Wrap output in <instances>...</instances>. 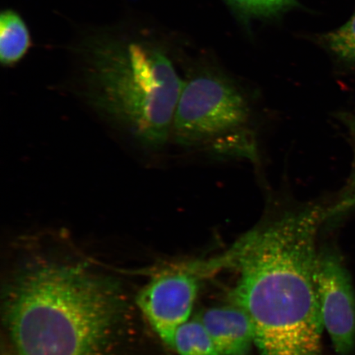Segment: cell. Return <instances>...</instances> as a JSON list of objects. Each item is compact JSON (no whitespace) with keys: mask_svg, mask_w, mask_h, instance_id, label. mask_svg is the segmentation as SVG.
I'll return each mask as SVG.
<instances>
[{"mask_svg":"<svg viewBox=\"0 0 355 355\" xmlns=\"http://www.w3.org/2000/svg\"><path fill=\"white\" fill-rule=\"evenodd\" d=\"M325 208L285 213L250 230L220 255L238 270L232 304L250 318L260 355H322L318 230Z\"/></svg>","mask_w":355,"mask_h":355,"instance_id":"1","label":"cell"},{"mask_svg":"<svg viewBox=\"0 0 355 355\" xmlns=\"http://www.w3.org/2000/svg\"><path fill=\"white\" fill-rule=\"evenodd\" d=\"M128 313L116 282L79 263L31 261L4 288L3 320L12 355H112Z\"/></svg>","mask_w":355,"mask_h":355,"instance_id":"2","label":"cell"},{"mask_svg":"<svg viewBox=\"0 0 355 355\" xmlns=\"http://www.w3.org/2000/svg\"><path fill=\"white\" fill-rule=\"evenodd\" d=\"M78 53L92 107L145 148H162L184 86L164 49L150 40L101 33L84 39Z\"/></svg>","mask_w":355,"mask_h":355,"instance_id":"3","label":"cell"},{"mask_svg":"<svg viewBox=\"0 0 355 355\" xmlns=\"http://www.w3.org/2000/svg\"><path fill=\"white\" fill-rule=\"evenodd\" d=\"M250 110L236 88L224 80L199 76L184 83L171 135L178 144H211L220 152L254 153L245 131Z\"/></svg>","mask_w":355,"mask_h":355,"instance_id":"4","label":"cell"},{"mask_svg":"<svg viewBox=\"0 0 355 355\" xmlns=\"http://www.w3.org/2000/svg\"><path fill=\"white\" fill-rule=\"evenodd\" d=\"M216 273L212 259L164 265L136 297V304L159 339L172 349L175 332L189 320L202 279Z\"/></svg>","mask_w":355,"mask_h":355,"instance_id":"5","label":"cell"},{"mask_svg":"<svg viewBox=\"0 0 355 355\" xmlns=\"http://www.w3.org/2000/svg\"><path fill=\"white\" fill-rule=\"evenodd\" d=\"M318 287L324 328L336 353L349 355L355 345V295L348 270L334 250L320 251Z\"/></svg>","mask_w":355,"mask_h":355,"instance_id":"6","label":"cell"},{"mask_svg":"<svg viewBox=\"0 0 355 355\" xmlns=\"http://www.w3.org/2000/svg\"><path fill=\"white\" fill-rule=\"evenodd\" d=\"M221 355H246L255 344V331L248 315L238 306L202 311L197 317Z\"/></svg>","mask_w":355,"mask_h":355,"instance_id":"7","label":"cell"},{"mask_svg":"<svg viewBox=\"0 0 355 355\" xmlns=\"http://www.w3.org/2000/svg\"><path fill=\"white\" fill-rule=\"evenodd\" d=\"M32 46L28 26L21 17L12 10H6L0 16V61L11 67L24 59Z\"/></svg>","mask_w":355,"mask_h":355,"instance_id":"8","label":"cell"},{"mask_svg":"<svg viewBox=\"0 0 355 355\" xmlns=\"http://www.w3.org/2000/svg\"><path fill=\"white\" fill-rule=\"evenodd\" d=\"M172 349L179 355H221L197 317L178 328Z\"/></svg>","mask_w":355,"mask_h":355,"instance_id":"9","label":"cell"},{"mask_svg":"<svg viewBox=\"0 0 355 355\" xmlns=\"http://www.w3.org/2000/svg\"><path fill=\"white\" fill-rule=\"evenodd\" d=\"M345 124L348 128L350 141L353 148V162L352 171L347 181L339 193L336 201L329 207L326 208V220L334 223L349 211L355 209V111L346 115Z\"/></svg>","mask_w":355,"mask_h":355,"instance_id":"10","label":"cell"},{"mask_svg":"<svg viewBox=\"0 0 355 355\" xmlns=\"http://www.w3.org/2000/svg\"><path fill=\"white\" fill-rule=\"evenodd\" d=\"M324 42L341 60L355 63V12L343 26L327 34Z\"/></svg>","mask_w":355,"mask_h":355,"instance_id":"11","label":"cell"},{"mask_svg":"<svg viewBox=\"0 0 355 355\" xmlns=\"http://www.w3.org/2000/svg\"><path fill=\"white\" fill-rule=\"evenodd\" d=\"M243 11L254 15H268L295 6V0H230Z\"/></svg>","mask_w":355,"mask_h":355,"instance_id":"12","label":"cell"}]
</instances>
